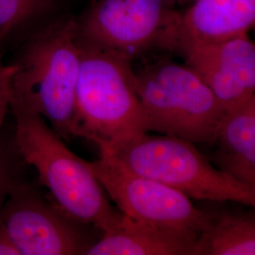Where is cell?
Returning a JSON list of instances; mask_svg holds the SVG:
<instances>
[{
	"instance_id": "1",
	"label": "cell",
	"mask_w": 255,
	"mask_h": 255,
	"mask_svg": "<svg viewBox=\"0 0 255 255\" xmlns=\"http://www.w3.org/2000/svg\"><path fill=\"white\" fill-rule=\"evenodd\" d=\"M10 110L15 118L14 149L21 161L36 169L57 206L74 220L103 233L118 224L123 214L111 204L87 161L65 146L40 115Z\"/></svg>"
},
{
	"instance_id": "2",
	"label": "cell",
	"mask_w": 255,
	"mask_h": 255,
	"mask_svg": "<svg viewBox=\"0 0 255 255\" xmlns=\"http://www.w3.org/2000/svg\"><path fill=\"white\" fill-rule=\"evenodd\" d=\"M13 64L10 109L40 115L60 136L69 140L81 64L75 19L61 20L38 32Z\"/></svg>"
},
{
	"instance_id": "3",
	"label": "cell",
	"mask_w": 255,
	"mask_h": 255,
	"mask_svg": "<svg viewBox=\"0 0 255 255\" xmlns=\"http://www.w3.org/2000/svg\"><path fill=\"white\" fill-rule=\"evenodd\" d=\"M143 132L146 115L130 62L81 47L72 135L95 143L101 154L112 155Z\"/></svg>"
},
{
	"instance_id": "4",
	"label": "cell",
	"mask_w": 255,
	"mask_h": 255,
	"mask_svg": "<svg viewBox=\"0 0 255 255\" xmlns=\"http://www.w3.org/2000/svg\"><path fill=\"white\" fill-rule=\"evenodd\" d=\"M133 80L146 132L214 146L226 111L188 65L160 60L133 71Z\"/></svg>"
},
{
	"instance_id": "5",
	"label": "cell",
	"mask_w": 255,
	"mask_h": 255,
	"mask_svg": "<svg viewBox=\"0 0 255 255\" xmlns=\"http://www.w3.org/2000/svg\"><path fill=\"white\" fill-rule=\"evenodd\" d=\"M109 156L133 172L196 200L255 205V190L211 164L193 143L165 134L140 133Z\"/></svg>"
},
{
	"instance_id": "6",
	"label": "cell",
	"mask_w": 255,
	"mask_h": 255,
	"mask_svg": "<svg viewBox=\"0 0 255 255\" xmlns=\"http://www.w3.org/2000/svg\"><path fill=\"white\" fill-rule=\"evenodd\" d=\"M180 14L164 0H97L75 20L78 45L131 62L148 49L173 47Z\"/></svg>"
},
{
	"instance_id": "7",
	"label": "cell",
	"mask_w": 255,
	"mask_h": 255,
	"mask_svg": "<svg viewBox=\"0 0 255 255\" xmlns=\"http://www.w3.org/2000/svg\"><path fill=\"white\" fill-rule=\"evenodd\" d=\"M87 164L119 211L128 218L198 238L208 214L182 192L135 173L117 158L101 154Z\"/></svg>"
},
{
	"instance_id": "8",
	"label": "cell",
	"mask_w": 255,
	"mask_h": 255,
	"mask_svg": "<svg viewBox=\"0 0 255 255\" xmlns=\"http://www.w3.org/2000/svg\"><path fill=\"white\" fill-rule=\"evenodd\" d=\"M0 221L20 255H85L95 243L82 223L18 182L0 209Z\"/></svg>"
},
{
	"instance_id": "9",
	"label": "cell",
	"mask_w": 255,
	"mask_h": 255,
	"mask_svg": "<svg viewBox=\"0 0 255 255\" xmlns=\"http://www.w3.org/2000/svg\"><path fill=\"white\" fill-rule=\"evenodd\" d=\"M178 51L225 111L255 96V46L248 34L221 43L183 46Z\"/></svg>"
},
{
	"instance_id": "10",
	"label": "cell",
	"mask_w": 255,
	"mask_h": 255,
	"mask_svg": "<svg viewBox=\"0 0 255 255\" xmlns=\"http://www.w3.org/2000/svg\"><path fill=\"white\" fill-rule=\"evenodd\" d=\"M180 15L172 50L221 43L248 34L255 24V0H194Z\"/></svg>"
},
{
	"instance_id": "11",
	"label": "cell",
	"mask_w": 255,
	"mask_h": 255,
	"mask_svg": "<svg viewBox=\"0 0 255 255\" xmlns=\"http://www.w3.org/2000/svg\"><path fill=\"white\" fill-rule=\"evenodd\" d=\"M214 146L216 167L255 190V96L226 111Z\"/></svg>"
},
{
	"instance_id": "12",
	"label": "cell",
	"mask_w": 255,
	"mask_h": 255,
	"mask_svg": "<svg viewBox=\"0 0 255 255\" xmlns=\"http://www.w3.org/2000/svg\"><path fill=\"white\" fill-rule=\"evenodd\" d=\"M95 242L86 255H192L197 240L181 233L121 219Z\"/></svg>"
},
{
	"instance_id": "13",
	"label": "cell",
	"mask_w": 255,
	"mask_h": 255,
	"mask_svg": "<svg viewBox=\"0 0 255 255\" xmlns=\"http://www.w3.org/2000/svg\"><path fill=\"white\" fill-rule=\"evenodd\" d=\"M255 221L252 217L223 213L208 220L192 255H255Z\"/></svg>"
},
{
	"instance_id": "14",
	"label": "cell",
	"mask_w": 255,
	"mask_h": 255,
	"mask_svg": "<svg viewBox=\"0 0 255 255\" xmlns=\"http://www.w3.org/2000/svg\"><path fill=\"white\" fill-rule=\"evenodd\" d=\"M49 0H0V41L11 29L38 15Z\"/></svg>"
},
{
	"instance_id": "15",
	"label": "cell",
	"mask_w": 255,
	"mask_h": 255,
	"mask_svg": "<svg viewBox=\"0 0 255 255\" xmlns=\"http://www.w3.org/2000/svg\"><path fill=\"white\" fill-rule=\"evenodd\" d=\"M14 146L0 143V209L14 186L20 182Z\"/></svg>"
},
{
	"instance_id": "16",
	"label": "cell",
	"mask_w": 255,
	"mask_h": 255,
	"mask_svg": "<svg viewBox=\"0 0 255 255\" xmlns=\"http://www.w3.org/2000/svg\"><path fill=\"white\" fill-rule=\"evenodd\" d=\"M15 70V64H4L0 61V128L10 109L11 80Z\"/></svg>"
},
{
	"instance_id": "17",
	"label": "cell",
	"mask_w": 255,
	"mask_h": 255,
	"mask_svg": "<svg viewBox=\"0 0 255 255\" xmlns=\"http://www.w3.org/2000/svg\"><path fill=\"white\" fill-rule=\"evenodd\" d=\"M0 255H20L17 249L9 240L7 233L0 221Z\"/></svg>"
},
{
	"instance_id": "18",
	"label": "cell",
	"mask_w": 255,
	"mask_h": 255,
	"mask_svg": "<svg viewBox=\"0 0 255 255\" xmlns=\"http://www.w3.org/2000/svg\"><path fill=\"white\" fill-rule=\"evenodd\" d=\"M176 1H178V0H176Z\"/></svg>"
}]
</instances>
